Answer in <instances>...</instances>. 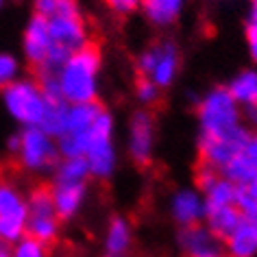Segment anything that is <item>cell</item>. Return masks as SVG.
Segmentation results:
<instances>
[{"mask_svg": "<svg viewBox=\"0 0 257 257\" xmlns=\"http://www.w3.org/2000/svg\"><path fill=\"white\" fill-rule=\"evenodd\" d=\"M240 105L227 87H214L203 96L198 105L201 138L198 149L205 166L220 170L246 142L248 131L240 122Z\"/></svg>", "mask_w": 257, "mask_h": 257, "instance_id": "cell-1", "label": "cell"}, {"mask_svg": "<svg viewBox=\"0 0 257 257\" xmlns=\"http://www.w3.org/2000/svg\"><path fill=\"white\" fill-rule=\"evenodd\" d=\"M113 120L102 109L89 128L81 133H66L59 138V153L63 157H85L89 175L105 179L115 168V149L111 142Z\"/></svg>", "mask_w": 257, "mask_h": 257, "instance_id": "cell-2", "label": "cell"}, {"mask_svg": "<svg viewBox=\"0 0 257 257\" xmlns=\"http://www.w3.org/2000/svg\"><path fill=\"white\" fill-rule=\"evenodd\" d=\"M100 50L85 44L76 53L70 55V59L59 70V89L61 98L68 105L79 102H94L98 96V74H100Z\"/></svg>", "mask_w": 257, "mask_h": 257, "instance_id": "cell-3", "label": "cell"}, {"mask_svg": "<svg viewBox=\"0 0 257 257\" xmlns=\"http://www.w3.org/2000/svg\"><path fill=\"white\" fill-rule=\"evenodd\" d=\"M3 100L11 118L24 126H40L48 98L35 81H14L3 89Z\"/></svg>", "mask_w": 257, "mask_h": 257, "instance_id": "cell-4", "label": "cell"}, {"mask_svg": "<svg viewBox=\"0 0 257 257\" xmlns=\"http://www.w3.org/2000/svg\"><path fill=\"white\" fill-rule=\"evenodd\" d=\"M16 155L24 170L46 172L57 164L59 146L55 144V138H50L40 126H27L20 136V146H18Z\"/></svg>", "mask_w": 257, "mask_h": 257, "instance_id": "cell-5", "label": "cell"}, {"mask_svg": "<svg viewBox=\"0 0 257 257\" xmlns=\"http://www.w3.org/2000/svg\"><path fill=\"white\" fill-rule=\"evenodd\" d=\"M27 233L42 244L53 242L59 233V216H57L53 194L48 188H37L27 201Z\"/></svg>", "mask_w": 257, "mask_h": 257, "instance_id": "cell-6", "label": "cell"}, {"mask_svg": "<svg viewBox=\"0 0 257 257\" xmlns=\"http://www.w3.org/2000/svg\"><path fill=\"white\" fill-rule=\"evenodd\" d=\"M46 20H48V31L55 46H61L70 50V53H76V50L87 44V31L74 0H68L55 16L46 18Z\"/></svg>", "mask_w": 257, "mask_h": 257, "instance_id": "cell-7", "label": "cell"}, {"mask_svg": "<svg viewBox=\"0 0 257 257\" xmlns=\"http://www.w3.org/2000/svg\"><path fill=\"white\" fill-rule=\"evenodd\" d=\"M27 233V201L9 181H0V240L16 244Z\"/></svg>", "mask_w": 257, "mask_h": 257, "instance_id": "cell-8", "label": "cell"}, {"mask_svg": "<svg viewBox=\"0 0 257 257\" xmlns=\"http://www.w3.org/2000/svg\"><path fill=\"white\" fill-rule=\"evenodd\" d=\"M138 68L144 74V79L153 81L157 87H166L177 79L179 72V53L177 46L170 42L155 44L149 50H144L138 59Z\"/></svg>", "mask_w": 257, "mask_h": 257, "instance_id": "cell-9", "label": "cell"}, {"mask_svg": "<svg viewBox=\"0 0 257 257\" xmlns=\"http://www.w3.org/2000/svg\"><path fill=\"white\" fill-rule=\"evenodd\" d=\"M155 149V120L149 111H138L128 126V155L138 164H149Z\"/></svg>", "mask_w": 257, "mask_h": 257, "instance_id": "cell-10", "label": "cell"}, {"mask_svg": "<svg viewBox=\"0 0 257 257\" xmlns=\"http://www.w3.org/2000/svg\"><path fill=\"white\" fill-rule=\"evenodd\" d=\"M220 172L233 185L257 181V133H248L242 149L222 166Z\"/></svg>", "mask_w": 257, "mask_h": 257, "instance_id": "cell-11", "label": "cell"}, {"mask_svg": "<svg viewBox=\"0 0 257 257\" xmlns=\"http://www.w3.org/2000/svg\"><path fill=\"white\" fill-rule=\"evenodd\" d=\"M179 246L188 257H218L222 255V244L214 231L203 224H192V227H183L181 235H179Z\"/></svg>", "mask_w": 257, "mask_h": 257, "instance_id": "cell-12", "label": "cell"}, {"mask_svg": "<svg viewBox=\"0 0 257 257\" xmlns=\"http://www.w3.org/2000/svg\"><path fill=\"white\" fill-rule=\"evenodd\" d=\"M53 48H55V42L48 31V20L44 16H35L29 22L27 33H24V55L37 68L50 55Z\"/></svg>", "mask_w": 257, "mask_h": 257, "instance_id": "cell-13", "label": "cell"}, {"mask_svg": "<svg viewBox=\"0 0 257 257\" xmlns=\"http://www.w3.org/2000/svg\"><path fill=\"white\" fill-rule=\"evenodd\" d=\"M170 214L181 227H192L205 218V201L194 190H179L170 198Z\"/></svg>", "mask_w": 257, "mask_h": 257, "instance_id": "cell-14", "label": "cell"}, {"mask_svg": "<svg viewBox=\"0 0 257 257\" xmlns=\"http://www.w3.org/2000/svg\"><path fill=\"white\" fill-rule=\"evenodd\" d=\"M53 203L59 218H72L76 211L81 209L83 201H85V183H61L55 181L53 190Z\"/></svg>", "mask_w": 257, "mask_h": 257, "instance_id": "cell-15", "label": "cell"}, {"mask_svg": "<svg viewBox=\"0 0 257 257\" xmlns=\"http://www.w3.org/2000/svg\"><path fill=\"white\" fill-rule=\"evenodd\" d=\"M229 257H255L257 255V222L244 220L235 227L231 235L224 237Z\"/></svg>", "mask_w": 257, "mask_h": 257, "instance_id": "cell-16", "label": "cell"}, {"mask_svg": "<svg viewBox=\"0 0 257 257\" xmlns=\"http://www.w3.org/2000/svg\"><path fill=\"white\" fill-rule=\"evenodd\" d=\"M227 89L237 105L255 109L257 107V70H242L240 74L233 76V81L229 83Z\"/></svg>", "mask_w": 257, "mask_h": 257, "instance_id": "cell-17", "label": "cell"}, {"mask_svg": "<svg viewBox=\"0 0 257 257\" xmlns=\"http://www.w3.org/2000/svg\"><path fill=\"white\" fill-rule=\"evenodd\" d=\"M205 218H207L209 231L224 240L235 231V227L242 222V216L235 205H227V207H216V209H205Z\"/></svg>", "mask_w": 257, "mask_h": 257, "instance_id": "cell-18", "label": "cell"}, {"mask_svg": "<svg viewBox=\"0 0 257 257\" xmlns=\"http://www.w3.org/2000/svg\"><path fill=\"white\" fill-rule=\"evenodd\" d=\"M131 240H133V233H131V224H128L126 218L122 216H115L107 227V233H105V250L107 255H118L122 257L131 246Z\"/></svg>", "mask_w": 257, "mask_h": 257, "instance_id": "cell-19", "label": "cell"}, {"mask_svg": "<svg viewBox=\"0 0 257 257\" xmlns=\"http://www.w3.org/2000/svg\"><path fill=\"white\" fill-rule=\"evenodd\" d=\"M146 18L157 27H168L179 18L183 0H142Z\"/></svg>", "mask_w": 257, "mask_h": 257, "instance_id": "cell-20", "label": "cell"}, {"mask_svg": "<svg viewBox=\"0 0 257 257\" xmlns=\"http://www.w3.org/2000/svg\"><path fill=\"white\" fill-rule=\"evenodd\" d=\"M102 107L98 102H79V105H70L68 107V124H66V133H81L89 128L96 122V118L100 115ZM63 133V136H66Z\"/></svg>", "mask_w": 257, "mask_h": 257, "instance_id": "cell-21", "label": "cell"}, {"mask_svg": "<svg viewBox=\"0 0 257 257\" xmlns=\"http://www.w3.org/2000/svg\"><path fill=\"white\" fill-rule=\"evenodd\" d=\"M68 102L66 100H48L46 111H44V118L40 122V128L46 131L50 138L59 140L63 133H66V124H68Z\"/></svg>", "mask_w": 257, "mask_h": 257, "instance_id": "cell-22", "label": "cell"}, {"mask_svg": "<svg viewBox=\"0 0 257 257\" xmlns=\"http://www.w3.org/2000/svg\"><path fill=\"white\" fill-rule=\"evenodd\" d=\"M89 177V166L85 162V157H63L57 164L55 172V181L61 183H85V179Z\"/></svg>", "mask_w": 257, "mask_h": 257, "instance_id": "cell-23", "label": "cell"}, {"mask_svg": "<svg viewBox=\"0 0 257 257\" xmlns=\"http://www.w3.org/2000/svg\"><path fill=\"white\" fill-rule=\"evenodd\" d=\"M235 207L244 220L257 222V181L235 185Z\"/></svg>", "mask_w": 257, "mask_h": 257, "instance_id": "cell-24", "label": "cell"}, {"mask_svg": "<svg viewBox=\"0 0 257 257\" xmlns=\"http://www.w3.org/2000/svg\"><path fill=\"white\" fill-rule=\"evenodd\" d=\"M11 257H46V244H42L40 240H33V237L27 235L16 242Z\"/></svg>", "mask_w": 257, "mask_h": 257, "instance_id": "cell-25", "label": "cell"}, {"mask_svg": "<svg viewBox=\"0 0 257 257\" xmlns=\"http://www.w3.org/2000/svg\"><path fill=\"white\" fill-rule=\"evenodd\" d=\"M18 72H20V66H18L16 57L0 53V87L5 89L14 81H18Z\"/></svg>", "mask_w": 257, "mask_h": 257, "instance_id": "cell-26", "label": "cell"}, {"mask_svg": "<svg viewBox=\"0 0 257 257\" xmlns=\"http://www.w3.org/2000/svg\"><path fill=\"white\" fill-rule=\"evenodd\" d=\"M136 94H138V100H142L144 105H151V102H155V100H157L159 87H157L153 81L142 79V81L138 83V87H136Z\"/></svg>", "mask_w": 257, "mask_h": 257, "instance_id": "cell-27", "label": "cell"}, {"mask_svg": "<svg viewBox=\"0 0 257 257\" xmlns=\"http://www.w3.org/2000/svg\"><path fill=\"white\" fill-rule=\"evenodd\" d=\"M105 3L115 14H131L138 7H142V0H105Z\"/></svg>", "mask_w": 257, "mask_h": 257, "instance_id": "cell-28", "label": "cell"}, {"mask_svg": "<svg viewBox=\"0 0 257 257\" xmlns=\"http://www.w3.org/2000/svg\"><path fill=\"white\" fill-rule=\"evenodd\" d=\"M246 42H248V53L257 61V18H248L246 24Z\"/></svg>", "mask_w": 257, "mask_h": 257, "instance_id": "cell-29", "label": "cell"}, {"mask_svg": "<svg viewBox=\"0 0 257 257\" xmlns=\"http://www.w3.org/2000/svg\"><path fill=\"white\" fill-rule=\"evenodd\" d=\"M18 146H20V136H16V138L9 140V151H11V153H16Z\"/></svg>", "mask_w": 257, "mask_h": 257, "instance_id": "cell-30", "label": "cell"}, {"mask_svg": "<svg viewBox=\"0 0 257 257\" xmlns=\"http://www.w3.org/2000/svg\"><path fill=\"white\" fill-rule=\"evenodd\" d=\"M0 257H7V248H5V242L0 240Z\"/></svg>", "mask_w": 257, "mask_h": 257, "instance_id": "cell-31", "label": "cell"}, {"mask_svg": "<svg viewBox=\"0 0 257 257\" xmlns=\"http://www.w3.org/2000/svg\"><path fill=\"white\" fill-rule=\"evenodd\" d=\"M250 18H257V0H253V9H250Z\"/></svg>", "mask_w": 257, "mask_h": 257, "instance_id": "cell-32", "label": "cell"}, {"mask_svg": "<svg viewBox=\"0 0 257 257\" xmlns=\"http://www.w3.org/2000/svg\"><path fill=\"white\" fill-rule=\"evenodd\" d=\"M250 113H253V115H255V118H253V120L257 122V107H255V109H250Z\"/></svg>", "mask_w": 257, "mask_h": 257, "instance_id": "cell-33", "label": "cell"}, {"mask_svg": "<svg viewBox=\"0 0 257 257\" xmlns=\"http://www.w3.org/2000/svg\"><path fill=\"white\" fill-rule=\"evenodd\" d=\"M107 257H118V255H107Z\"/></svg>", "mask_w": 257, "mask_h": 257, "instance_id": "cell-34", "label": "cell"}, {"mask_svg": "<svg viewBox=\"0 0 257 257\" xmlns=\"http://www.w3.org/2000/svg\"><path fill=\"white\" fill-rule=\"evenodd\" d=\"M0 7H3V0H0Z\"/></svg>", "mask_w": 257, "mask_h": 257, "instance_id": "cell-35", "label": "cell"}, {"mask_svg": "<svg viewBox=\"0 0 257 257\" xmlns=\"http://www.w3.org/2000/svg\"><path fill=\"white\" fill-rule=\"evenodd\" d=\"M218 257H224V255H218Z\"/></svg>", "mask_w": 257, "mask_h": 257, "instance_id": "cell-36", "label": "cell"}]
</instances>
